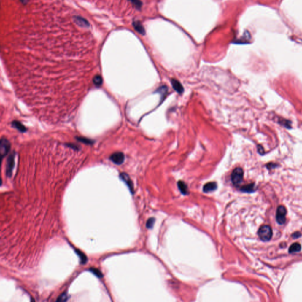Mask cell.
Here are the masks:
<instances>
[{"mask_svg": "<svg viewBox=\"0 0 302 302\" xmlns=\"http://www.w3.org/2000/svg\"><path fill=\"white\" fill-rule=\"evenodd\" d=\"M243 170L241 168H236L231 174V179L233 184L235 185H239L241 183L243 179Z\"/></svg>", "mask_w": 302, "mask_h": 302, "instance_id": "obj_2", "label": "cell"}, {"mask_svg": "<svg viewBox=\"0 0 302 302\" xmlns=\"http://www.w3.org/2000/svg\"><path fill=\"white\" fill-rule=\"evenodd\" d=\"M120 178L128 186V187L129 188L131 192L133 193V184H132V182L131 181V178H129V175L125 173H122L120 175Z\"/></svg>", "mask_w": 302, "mask_h": 302, "instance_id": "obj_9", "label": "cell"}, {"mask_svg": "<svg viewBox=\"0 0 302 302\" xmlns=\"http://www.w3.org/2000/svg\"><path fill=\"white\" fill-rule=\"evenodd\" d=\"M279 122H280V123L281 125H282L283 126H286L287 128H290V122H289V120L282 119Z\"/></svg>", "mask_w": 302, "mask_h": 302, "instance_id": "obj_21", "label": "cell"}, {"mask_svg": "<svg viewBox=\"0 0 302 302\" xmlns=\"http://www.w3.org/2000/svg\"><path fill=\"white\" fill-rule=\"evenodd\" d=\"M178 187L181 191V193L184 194H186L187 193V186L183 181H179L178 183Z\"/></svg>", "mask_w": 302, "mask_h": 302, "instance_id": "obj_15", "label": "cell"}, {"mask_svg": "<svg viewBox=\"0 0 302 302\" xmlns=\"http://www.w3.org/2000/svg\"><path fill=\"white\" fill-rule=\"evenodd\" d=\"M132 2V4L136 7V9H140L142 5V3L141 0H129Z\"/></svg>", "mask_w": 302, "mask_h": 302, "instance_id": "obj_18", "label": "cell"}, {"mask_svg": "<svg viewBox=\"0 0 302 302\" xmlns=\"http://www.w3.org/2000/svg\"><path fill=\"white\" fill-rule=\"evenodd\" d=\"M301 236H302V234H301V233H299V232H296V233H295L292 235V237H293L294 239H297V238L300 237Z\"/></svg>", "mask_w": 302, "mask_h": 302, "instance_id": "obj_24", "label": "cell"}, {"mask_svg": "<svg viewBox=\"0 0 302 302\" xmlns=\"http://www.w3.org/2000/svg\"><path fill=\"white\" fill-rule=\"evenodd\" d=\"M133 26L134 28L136 30V31H138L139 33L144 35L145 34V30L144 29V27H143L142 24L139 21H134L133 22Z\"/></svg>", "mask_w": 302, "mask_h": 302, "instance_id": "obj_10", "label": "cell"}, {"mask_svg": "<svg viewBox=\"0 0 302 302\" xmlns=\"http://www.w3.org/2000/svg\"><path fill=\"white\" fill-rule=\"evenodd\" d=\"M110 160L116 165H121L125 160V155L122 152H116L110 156Z\"/></svg>", "mask_w": 302, "mask_h": 302, "instance_id": "obj_6", "label": "cell"}, {"mask_svg": "<svg viewBox=\"0 0 302 302\" xmlns=\"http://www.w3.org/2000/svg\"><path fill=\"white\" fill-rule=\"evenodd\" d=\"M258 235L262 241H269L273 236L272 229L268 225H263L259 228Z\"/></svg>", "mask_w": 302, "mask_h": 302, "instance_id": "obj_1", "label": "cell"}, {"mask_svg": "<svg viewBox=\"0 0 302 302\" xmlns=\"http://www.w3.org/2000/svg\"><path fill=\"white\" fill-rule=\"evenodd\" d=\"M154 222V219L153 218H150L147 224V226L148 228H151Z\"/></svg>", "mask_w": 302, "mask_h": 302, "instance_id": "obj_23", "label": "cell"}, {"mask_svg": "<svg viewBox=\"0 0 302 302\" xmlns=\"http://www.w3.org/2000/svg\"><path fill=\"white\" fill-rule=\"evenodd\" d=\"M258 152L260 153V154H262L263 153H264V150H263V148H262L261 146H258Z\"/></svg>", "mask_w": 302, "mask_h": 302, "instance_id": "obj_25", "label": "cell"}, {"mask_svg": "<svg viewBox=\"0 0 302 302\" xmlns=\"http://www.w3.org/2000/svg\"><path fill=\"white\" fill-rule=\"evenodd\" d=\"M301 246L298 243H295L291 245V246L289 248V252L293 253V252H300L301 250Z\"/></svg>", "mask_w": 302, "mask_h": 302, "instance_id": "obj_13", "label": "cell"}, {"mask_svg": "<svg viewBox=\"0 0 302 302\" xmlns=\"http://www.w3.org/2000/svg\"><path fill=\"white\" fill-rule=\"evenodd\" d=\"M217 187V185L215 182H208L206 184L203 188V191L205 193H209L214 191Z\"/></svg>", "mask_w": 302, "mask_h": 302, "instance_id": "obj_11", "label": "cell"}, {"mask_svg": "<svg viewBox=\"0 0 302 302\" xmlns=\"http://www.w3.org/2000/svg\"><path fill=\"white\" fill-rule=\"evenodd\" d=\"M10 144L7 139H1L0 142V154L2 158L8 153L10 150Z\"/></svg>", "mask_w": 302, "mask_h": 302, "instance_id": "obj_5", "label": "cell"}, {"mask_svg": "<svg viewBox=\"0 0 302 302\" xmlns=\"http://www.w3.org/2000/svg\"><path fill=\"white\" fill-rule=\"evenodd\" d=\"M89 271H90L93 274H95L96 276H97L99 278H101L103 277V275L101 273V272L99 270H98L97 268H89Z\"/></svg>", "mask_w": 302, "mask_h": 302, "instance_id": "obj_17", "label": "cell"}, {"mask_svg": "<svg viewBox=\"0 0 302 302\" xmlns=\"http://www.w3.org/2000/svg\"><path fill=\"white\" fill-rule=\"evenodd\" d=\"M12 126L21 132H25L27 131V128L18 121H13L12 123Z\"/></svg>", "mask_w": 302, "mask_h": 302, "instance_id": "obj_12", "label": "cell"}, {"mask_svg": "<svg viewBox=\"0 0 302 302\" xmlns=\"http://www.w3.org/2000/svg\"><path fill=\"white\" fill-rule=\"evenodd\" d=\"M93 83L96 86L100 87L103 83V79L101 76H96L93 79Z\"/></svg>", "mask_w": 302, "mask_h": 302, "instance_id": "obj_16", "label": "cell"}, {"mask_svg": "<svg viewBox=\"0 0 302 302\" xmlns=\"http://www.w3.org/2000/svg\"><path fill=\"white\" fill-rule=\"evenodd\" d=\"M171 84H172V86L176 92H177L178 93L182 94L184 92V88L178 80H177L175 79H171Z\"/></svg>", "mask_w": 302, "mask_h": 302, "instance_id": "obj_8", "label": "cell"}, {"mask_svg": "<svg viewBox=\"0 0 302 302\" xmlns=\"http://www.w3.org/2000/svg\"><path fill=\"white\" fill-rule=\"evenodd\" d=\"M286 214L287 211L284 206L280 205L277 208L276 212V220L279 224L282 225L285 222Z\"/></svg>", "mask_w": 302, "mask_h": 302, "instance_id": "obj_3", "label": "cell"}, {"mask_svg": "<svg viewBox=\"0 0 302 302\" xmlns=\"http://www.w3.org/2000/svg\"><path fill=\"white\" fill-rule=\"evenodd\" d=\"M75 252L77 253L78 256L80 257V258L81 260L82 264H85L88 261V258L86 257V256L85 255V254L84 253H83L82 252H80V250H75Z\"/></svg>", "mask_w": 302, "mask_h": 302, "instance_id": "obj_14", "label": "cell"}, {"mask_svg": "<svg viewBox=\"0 0 302 302\" xmlns=\"http://www.w3.org/2000/svg\"><path fill=\"white\" fill-rule=\"evenodd\" d=\"M69 299V296L67 293H64L58 297L57 301V302H66V301H68Z\"/></svg>", "mask_w": 302, "mask_h": 302, "instance_id": "obj_19", "label": "cell"}, {"mask_svg": "<svg viewBox=\"0 0 302 302\" xmlns=\"http://www.w3.org/2000/svg\"><path fill=\"white\" fill-rule=\"evenodd\" d=\"M77 140L79 141L80 142H83V143H85V144H91L92 143H93L92 141H91L90 140H89L88 139H86V138H77Z\"/></svg>", "mask_w": 302, "mask_h": 302, "instance_id": "obj_22", "label": "cell"}, {"mask_svg": "<svg viewBox=\"0 0 302 302\" xmlns=\"http://www.w3.org/2000/svg\"><path fill=\"white\" fill-rule=\"evenodd\" d=\"M14 159L15 153L12 152L8 158L6 166V175L8 177H11L12 173V170L14 167Z\"/></svg>", "mask_w": 302, "mask_h": 302, "instance_id": "obj_4", "label": "cell"}, {"mask_svg": "<svg viewBox=\"0 0 302 302\" xmlns=\"http://www.w3.org/2000/svg\"><path fill=\"white\" fill-rule=\"evenodd\" d=\"M254 189V184H250L242 188V190L246 192H252Z\"/></svg>", "mask_w": 302, "mask_h": 302, "instance_id": "obj_20", "label": "cell"}, {"mask_svg": "<svg viewBox=\"0 0 302 302\" xmlns=\"http://www.w3.org/2000/svg\"><path fill=\"white\" fill-rule=\"evenodd\" d=\"M20 1H21V2H22V3H23V4H27V2L28 0H20Z\"/></svg>", "mask_w": 302, "mask_h": 302, "instance_id": "obj_26", "label": "cell"}, {"mask_svg": "<svg viewBox=\"0 0 302 302\" xmlns=\"http://www.w3.org/2000/svg\"><path fill=\"white\" fill-rule=\"evenodd\" d=\"M73 18H74V22L79 26L82 27H85V28L89 27L90 24L86 19H85L80 16H74Z\"/></svg>", "mask_w": 302, "mask_h": 302, "instance_id": "obj_7", "label": "cell"}]
</instances>
